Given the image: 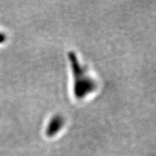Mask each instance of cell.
<instances>
[{
    "instance_id": "2",
    "label": "cell",
    "mask_w": 156,
    "mask_h": 156,
    "mask_svg": "<svg viewBox=\"0 0 156 156\" xmlns=\"http://www.w3.org/2000/svg\"><path fill=\"white\" fill-rule=\"evenodd\" d=\"M62 118H60V117H57L54 119H53L49 124V131H48V134H51L53 132H57L58 130L59 127L57 126V124H62Z\"/></svg>"
},
{
    "instance_id": "3",
    "label": "cell",
    "mask_w": 156,
    "mask_h": 156,
    "mask_svg": "<svg viewBox=\"0 0 156 156\" xmlns=\"http://www.w3.org/2000/svg\"><path fill=\"white\" fill-rule=\"evenodd\" d=\"M2 41H4V35H2L0 34V42H2Z\"/></svg>"
},
{
    "instance_id": "1",
    "label": "cell",
    "mask_w": 156,
    "mask_h": 156,
    "mask_svg": "<svg viewBox=\"0 0 156 156\" xmlns=\"http://www.w3.org/2000/svg\"><path fill=\"white\" fill-rule=\"evenodd\" d=\"M69 59L74 74V93L76 98L82 99L97 88V83L88 71L78 63L75 54H69Z\"/></svg>"
}]
</instances>
